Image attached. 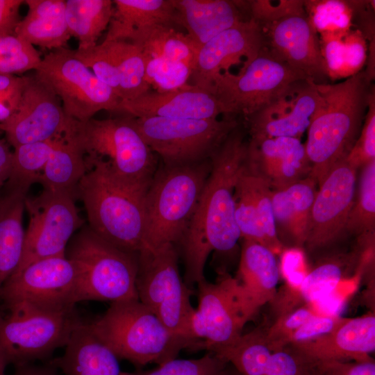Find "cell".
<instances>
[{"mask_svg":"<svg viewBox=\"0 0 375 375\" xmlns=\"http://www.w3.org/2000/svg\"><path fill=\"white\" fill-rule=\"evenodd\" d=\"M176 245L166 244L138 253L135 281L139 301L174 334L185 339L190 349L197 350L192 337L191 319L195 310L190 303L192 290L182 280Z\"/></svg>","mask_w":375,"mask_h":375,"instance_id":"obj_7","label":"cell"},{"mask_svg":"<svg viewBox=\"0 0 375 375\" xmlns=\"http://www.w3.org/2000/svg\"><path fill=\"white\" fill-rule=\"evenodd\" d=\"M12 151L7 142L0 140V188L8 181L12 167Z\"/></svg>","mask_w":375,"mask_h":375,"instance_id":"obj_55","label":"cell"},{"mask_svg":"<svg viewBox=\"0 0 375 375\" xmlns=\"http://www.w3.org/2000/svg\"><path fill=\"white\" fill-rule=\"evenodd\" d=\"M114 10L103 42L127 41L135 31L174 23L172 0H114Z\"/></svg>","mask_w":375,"mask_h":375,"instance_id":"obj_32","label":"cell"},{"mask_svg":"<svg viewBox=\"0 0 375 375\" xmlns=\"http://www.w3.org/2000/svg\"><path fill=\"white\" fill-rule=\"evenodd\" d=\"M356 172L344 158L318 184L304 244L308 251L327 247L346 231L356 194Z\"/></svg>","mask_w":375,"mask_h":375,"instance_id":"obj_16","label":"cell"},{"mask_svg":"<svg viewBox=\"0 0 375 375\" xmlns=\"http://www.w3.org/2000/svg\"><path fill=\"white\" fill-rule=\"evenodd\" d=\"M28 12L15 34L33 46L48 49L63 48L71 35L65 19V1L25 0Z\"/></svg>","mask_w":375,"mask_h":375,"instance_id":"obj_29","label":"cell"},{"mask_svg":"<svg viewBox=\"0 0 375 375\" xmlns=\"http://www.w3.org/2000/svg\"><path fill=\"white\" fill-rule=\"evenodd\" d=\"M7 367L8 366L0 359V375H8L6 372Z\"/></svg>","mask_w":375,"mask_h":375,"instance_id":"obj_58","label":"cell"},{"mask_svg":"<svg viewBox=\"0 0 375 375\" xmlns=\"http://www.w3.org/2000/svg\"><path fill=\"white\" fill-rule=\"evenodd\" d=\"M310 375H375L372 358L349 362L332 360L310 363Z\"/></svg>","mask_w":375,"mask_h":375,"instance_id":"obj_50","label":"cell"},{"mask_svg":"<svg viewBox=\"0 0 375 375\" xmlns=\"http://www.w3.org/2000/svg\"><path fill=\"white\" fill-rule=\"evenodd\" d=\"M63 354L49 363L65 375H128L119 359L82 322L73 331Z\"/></svg>","mask_w":375,"mask_h":375,"instance_id":"obj_25","label":"cell"},{"mask_svg":"<svg viewBox=\"0 0 375 375\" xmlns=\"http://www.w3.org/2000/svg\"><path fill=\"white\" fill-rule=\"evenodd\" d=\"M265 375H310V364L286 347L272 351Z\"/></svg>","mask_w":375,"mask_h":375,"instance_id":"obj_48","label":"cell"},{"mask_svg":"<svg viewBox=\"0 0 375 375\" xmlns=\"http://www.w3.org/2000/svg\"><path fill=\"white\" fill-rule=\"evenodd\" d=\"M344 319L340 316L315 315L293 333L288 346L324 335L334 329Z\"/></svg>","mask_w":375,"mask_h":375,"instance_id":"obj_52","label":"cell"},{"mask_svg":"<svg viewBox=\"0 0 375 375\" xmlns=\"http://www.w3.org/2000/svg\"><path fill=\"white\" fill-rule=\"evenodd\" d=\"M26 190L6 188L0 197V289L17 269L24 253Z\"/></svg>","mask_w":375,"mask_h":375,"instance_id":"obj_30","label":"cell"},{"mask_svg":"<svg viewBox=\"0 0 375 375\" xmlns=\"http://www.w3.org/2000/svg\"><path fill=\"white\" fill-rule=\"evenodd\" d=\"M114 10L111 0H67L65 19L71 37L78 40V49L97 44L109 25Z\"/></svg>","mask_w":375,"mask_h":375,"instance_id":"obj_35","label":"cell"},{"mask_svg":"<svg viewBox=\"0 0 375 375\" xmlns=\"http://www.w3.org/2000/svg\"><path fill=\"white\" fill-rule=\"evenodd\" d=\"M315 315L318 314L309 304H306L278 316L266 331L271 351L286 347L293 333Z\"/></svg>","mask_w":375,"mask_h":375,"instance_id":"obj_46","label":"cell"},{"mask_svg":"<svg viewBox=\"0 0 375 375\" xmlns=\"http://www.w3.org/2000/svg\"><path fill=\"white\" fill-rule=\"evenodd\" d=\"M272 189L247 158L235 189V214L241 238L258 242L275 255L283 251L274 221Z\"/></svg>","mask_w":375,"mask_h":375,"instance_id":"obj_20","label":"cell"},{"mask_svg":"<svg viewBox=\"0 0 375 375\" xmlns=\"http://www.w3.org/2000/svg\"><path fill=\"white\" fill-rule=\"evenodd\" d=\"M227 364L210 353L197 359L176 358L159 365L156 369L128 372V375H219Z\"/></svg>","mask_w":375,"mask_h":375,"instance_id":"obj_44","label":"cell"},{"mask_svg":"<svg viewBox=\"0 0 375 375\" xmlns=\"http://www.w3.org/2000/svg\"><path fill=\"white\" fill-rule=\"evenodd\" d=\"M126 42L138 45L146 58L183 62L192 70L199 51L186 34L166 24H154L135 31Z\"/></svg>","mask_w":375,"mask_h":375,"instance_id":"obj_34","label":"cell"},{"mask_svg":"<svg viewBox=\"0 0 375 375\" xmlns=\"http://www.w3.org/2000/svg\"><path fill=\"white\" fill-rule=\"evenodd\" d=\"M248 143L238 127L211 156L212 167L194 212L176 246L184 264L183 281L192 290L206 279L212 252L233 251L241 238L235 214V189Z\"/></svg>","mask_w":375,"mask_h":375,"instance_id":"obj_1","label":"cell"},{"mask_svg":"<svg viewBox=\"0 0 375 375\" xmlns=\"http://www.w3.org/2000/svg\"><path fill=\"white\" fill-rule=\"evenodd\" d=\"M198 306L191 319V334L198 350L212 353L233 344L255 315L247 303L235 278L219 271L215 283L197 284Z\"/></svg>","mask_w":375,"mask_h":375,"instance_id":"obj_13","label":"cell"},{"mask_svg":"<svg viewBox=\"0 0 375 375\" xmlns=\"http://www.w3.org/2000/svg\"><path fill=\"white\" fill-rule=\"evenodd\" d=\"M317 185L308 176L283 189L272 190V210L276 230L287 235L297 247L306 242Z\"/></svg>","mask_w":375,"mask_h":375,"instance_id":"obj_28","label":"cell"},{"mask_svg":"<svg viewBox=\"0 0 375 375\" xmlns=\"http://www.w3.org/2000/svg\"><path fill=\"white\" fill-rule=\"evenodd\" d=\"M321 101L308 128L305 148L317 184L356 142L374 91L366 72L335 84H317Z\"/></svg>","mask_w":375,"mask_h":375,"instance_id":"obj_3","label":"cell"},{"mask_svg":"<svg viewBox=\"0 0 375 375\" xmlns=\"http://www.w3.org/2000/svg\"><path fill=\"white\" fill-rule=\"evenodd\" d=\"M272 353L265 331L258 327L242 334L233 344L213 354L242 375H265Z\"/></svg>","mask_w":375,"mask_h":375,"instance_id":"obj_37","label":"cell"},{"mask_svg":"<svg viewBox=\"0 0 375 375\" xmlns=\"http://www.w3.org/2000/svg\"><path fill=\"white\" fill-rule=\"evenodd\" d=\"M306 79L265 46L238 74L228 72L217 76L209 92L222 103L226 116L242 114L247 117L275 101L294 83Z\"/></svg>","mask_w":375,"mask_h":375,"instance_id":"obj_11","label":"cell"},{"mask_svg":"<svg viewBox=\"0 0 375 375\" xmlns=\"http://www.w3.org/2000/svg\"><path fill=\"white\" fill-rule=\"evenodd\" d=\"M74 52L76 58L119 97V73L106 46L101 42L88 49H77Z\"/></svg>","mask_w":375,"mask_h":375,"instance_id":"obj_45","label":"cell"},{"mask_svg":"<svg viewBox=\"0 0 375 375\" xmlns=\"http://www.w3.org/2000/svg\"><path fill=\"white\" fill-rule=\"evenodd\" d=\"M87 172L74 194L85 207L88 226L115 247L138 255L145 229V197L149 187L115 174L108 163L85 157Z\"/></svg>","mask_w":375,"mask_h":375,"instance_id":"obj_2","label":"cell"},{"mask_svg":"<svg viewBox=\"0 0 375 375\" xmlns=\"http://www.w3.org/2000/svg\"><path fill=\"white\" fill-rule=\"evenodd\" d=\"M13 375H58L56 369L51 364L36 365L33 363L15 367Z\"/></svg>","mask_w":375,"mask_h":375,"instance_id":"obj_56","label":"cell"},{"mask_svg":"<svg viewBox=\"0 0 375 375\" xmlns=\"http://www.w3.org/2000/svg\"><path fill=\"white\" fill-rule=\"evenodd\" d=\"M88 325L119 360H126L137 368L161 365L190 348L188 341L172 333L138 299L111 303Z\"/></svg>","mask_w":375,"mask_h":375,"instance_id":"obj_5","label":"cell"},{"mask_svg":"<svg viewBox=\"0 0 375 375\" xmlns=\"http://www.w3.org/2000/svg\"><path fill=\"white\" fill-rule=\"evenodd\" d=\"M80 301L76 269L65 255L31 262L0 289V303L5 311L20 307L60 310Z\"/></svg>","mask_w":375,"mask_h":375,"instance_id":"obj_14","label":"cell"},{"mask_svg":"<svg viewBox=\"0 0 375 375\" xmlns=\"http://www.w3.org/2000/svg\"><path fill=\"white\" fill-rule=\"evenodd\" d=\"M42 60L36 49L17 35H0V74L35 69Z\"/></svg>","mask_w":375,"mask_h":375,"instance_id":"obj_42","label":"cell"},{"mask_svg":"<svg viewBox=\"0 0 375 375\" xmlns=\"http://www.w3.org/2000/svg\"><path fill=\"white\" fill-rule=\"evenodd\" d=\"M212 167L210 158L157 169L145 197L142 249L178 245L194 212Z\"/></svg>","mask_w":375,"mask_h":375,"instance_id":"obj_4","label":"cell"},{"mask_svg":"<svg viewBox=\"0 0 375 375\" xmlns=\"http://www.w3.org/2000/svg\"><path fill=\"white\" fill-rule=\"evenodd\" d=\"M34 76L60 99L68 119L85 122L100 110L116 112L119 98L74 54L63 47L47 54Z\"/></svg>","mask_w":375,"mask_h":375,"instance_id":"obj_12","label":"cell"},{"mask_svg":"<svg viewBox=\"0 0 375 375\" xmlns=\"http://www.w3.org/2000/svg\"><path fill=\"white\" fill-rule=\"evenodd\" d=\"M65 256L76 269L81 301L138 299V255L115 247L83 225L69 240Z\"/></svg>","mask_w":375,"mask_h":375,"instance_id":"obj_6","label":"cell"},{"mask_svg":"<svg viewBox=\"0 0 375 375\" xmlns=\"http://www.w3.org/2000/svg\"><path fill=\"white\" fill-rule=\"evenodd\" d=\"M320 101L315 83L309 79L297 81L275 101L246 117L251 135L300 139Z\"/></svg>","mask_w":375,"mask_h":375,"instance_id":"obj_21","label":"cell"},{"mask_svg":"<svg viewBox=\"0 0 375 375\" xmlns=\"http://www.w3.org/2000/svg\"><path fill=\"white\" fill-rule=\"evenodd\" d=\"M3 313H5V310L3 309L1 304L0 303V315H3Z\"/></svg>","mask_w":375,"mask_h":375,"instance_id":"obj_59","label":"cell"},{"mask_svg":"<svg viewBox=\"0 0 375 375\" xmlns=\"http://www.w3.org/2000/svg\"><path fill=\"white\" fill-rule=\"evenodd\" d=\"M235 278L247 303L255 314L276 294L279 268L275 254L258 242L243 240Z\"/></svg>","mask_w":375,"mask_h":375,"instance_id":"obj_26","label":"cell"},{"mask_svg":"<svg viewBox=\"0 0 375 375\" xmlns=\"http://www.w3.org/2000/svg\"><path fill=\"white\" fill-rule=\"evenodd\" d=\"M319 38L329 79L347 78L362 71L368 49L361 30L352 28L344 34H321Z\"/></svg>","mask_w":375,"mask_h":375,"instance_id":"obj_33","label":"cell"},{"mask_svg":"<svg viewBox=\"0 0 375 375\" xmlns=\"http://www.w3.org/2000/svg\"><path fill=\"white\" fill-rule=\"evenodd\" d=\"M375 222V160L362 167L357 196L346 231L364 240L374 235Z\"/></svg>","mask_w":375,"mask_h":375,"instance_id":"obj_39","label":"cell"},{"mask_svg":"<svg viewBox=\"0 0 375 375\" xmlns=\"http://www.w3.org/2000/svg\"><path fill=\"white\" fill-rule=\"evenodd\" d=\"M261 26L265 46L275 57L316 84L328 83L319 35L305 10Z\"/></svg>","mask_w":375,"mask_h":375,"instance_id":"obj_18","label":"cell"},{"mask_svg":"<svg viewBox=\"0 0 375 375\" xmlns=\"http://www.w3.org/2000/svg\"><path fill=\"white\" fill-rule=\"evenodd\" d=\"M116 112L131 117L208 119L225 115L219 100L210 92L191 83L167 92L149 91L131 100H120Z\"/></svg>","mask_w":375,"mask_h":375,"instance_id":"obj_22","label":"cell"},{"mask_svg":"<svg viewBox=\"0 0 375 375\" xmlns=\"http://www.w3.org/2000/svg\"><path fill=\"white\" fill-rule=\"evenodd\" d=\"M23 0H0V35L14 34L20 22L19 10Z\"/></svg>","mask_w":375,"mask_h":375,"instance_id":"obj_54","label":"cell"},{"mask_svg":"<svg viewBox=\"0 0 375 375\" xmlns=\"http://www.w3.org/2000/svg\"><path fill=\"white\" fill-rule=\"evenodd\" d=\"M252 17L260 25L271 23L290 14L304 11L303 1H279L275 6L271 1H250Z\"/></svg>","mask_w":375,"mask_h":375,"instance_id":"obj_49","label":"cell"},{"mask_svg":"<svg viewBox=\"0 0 375 375\" xmlns=\"http://www.w3.org/2000/svg\"><path fill=\"white\" fill-rule=\"evenodd\" d=\"M279 272L286 281V287L297 290L308 273L305 253L295 247L282 251Z\"/></svg>","mask_w":375,"mask_h":375,"instance_id":"obj_51","label":"cell"},{"mask_svg":"<svg viewBox=\"0 0 375 375\" xmlns=\"http://www.w3.org/2000/svg\"><path fill=\"white\" fill-rule=\"evenodd\" d=\"M174 23L199 48L240 21L237 3L227 0H172Z\"/></svg>","mask_w":375,"mask_h":375,"instance_id":"obj_27","label":"cell"},{"mask_svg":"<svg viewBox=\"0 0 375 375\" xmlns=\"http://www.w3.org/2000/svg\"><path fill=\"white\" fill-rule=\"evenodd\" d=\"M306 15L318 35L344 34L352 29L354 5L340 0L303 1Z\"/></svg>","mask_w":375,"mask_h":375,"instance_id":"obj_40","label":"cell"},{"mask_svg":"<svg viewBox=\"0 0 375 375\" xmlns=\"http://www.w3.org/2000/svg\"><path fill=\"white\" fill-rule=\"evenodd\" d=\"M61 135L38 142L17 146L12 151L11 172L6 188L28 191L38 179Z\"/></svg>","mask_w":375,"mask_h":375,"instance_id":"obj_38","label":"cell"},{"mask_svg":"<svg viewBox=\"0 0 375 375\" xmlns=\"http://www.w3.org/2000/svg\"><path fill=\"white\" fill-rule=\"evenodd\" d=\"M146 58L145 78L155 92H170L190 84L192 69L188 64L161 58Z\"/></svg>","mask_w":375,"mask_h":375,"instance_id":"obj_43","label":"cell"},{"mask_svg":"<svg viewBox=\"0 0 375 375\" xmlns=\"http://www.w3.org/2000/svg\"><path fill=\"white\" fill-rule=\"evenodd\" d=\"M82 322L76 307L10 310L0 315V359L15 367L46 360L57 349L66 346Z\"/></svg>","mask_w":375,"mask_h":375,"instance_id":"obj_8","label":"cell"},{"mask_svg":"<svg viewBox=\"0 0 375 375\" xmlns=\"http://www.w3.org/2000/svg\"><path fill=\"white\" fill-rule=\"evenodd\" d=\"M344 274L345 269L342 262L328 260L322 262L308 272L297 290H292L296 305L301 302L309 304L330 295L344 279Z\"/></svg>","mask_w":375,"mask_h":375,"instance_id":"obj_41","label":"cell"},{"mask_svg":"<svg viewBox=\"0 0 375 375\" xmlns=\"http://www.w3.org/2000/svg\"><path fill=\"white\" fill-rule=\"evenodd\" d=\"M25 210L28 224L23 256L15 273L38 260L65 255L69 240L84 225L74 191L43 189L38 196L26 197Z\"/></svg>","mask_w":375,"mask_h":375,"instance_id":"obj_15","label":"cell"},{"mask_svg":"<svg viewBox=\"0 0 375 375\" xmlns=\"http://www.w3.org/2000/svg\"><path fill=\"white\" fill-rule=\"evenodd\" d=\"M228 365V364H227ZM219 375H242L239 373L233 367L232 369H228L226 366L220 372Z\"/></svg>","mask_w":375,"mask_h":375,"instance_id":"obj_57","label":"cell"},{"mask_svg":"<svg viewBox=\"0 0 375 375\" xmlns=\"http://www.w3.org/2000/svg\"><path fill=\"white\" fill-rule=\"evenodd\" d=\"M265 46L262 26L253 18L240 21L199 48L191 84L209 92L217 76L241 62L245 68Z\"/></svg>","mask_w":375,"mask_h":375,"instance_id":"obj_19","label":"cell"},{"mask_svg":"<svg viewBox=\"0 0 375 375\" xmlns=\"http://www.w3.org/2000/svg\"><path fill=\"white\" fill-rule=\"evenodd\" d=\"M345 159L356 169L375 160L374 91L370 95L367 111L360 133Z\"/></svg>","mask_w":375,"mask_h":375,"instance_id":"obj_47","label":"cell"},{"mask_svg":"<svg viewBox=\"0 0 375 375\" xmlns=\"http://www.w3.org/2000/svg\"><path fill=\"white\" fill-rule=\"evenodd\" d=\"M131 120L149 147L167 165L210 158L238 126L231 116L222 119L149 117Z\"/></svg>","mask_w":375,"mask_h":375,"instance_id":"obj_10","label":"cell"},{"mask_svg":"<svg viewBox=\"0 0 375 375\" xmlns=\"http://www.w3.org/2000/svg\"><path fill=\"white\" fill-rule=\"evenodd\" d=\"M247 160L272 190L307 177L311 170L305 145L295 138L251 136Z\"/></svg>","mask_w":375,"mask_h":375,"instance_id":"obj_23","label":"cell"},{"mask_svg":"<svg viewBox=\"0 0 375 375\" xmlns=\"http://www.w3.org/2000/svg\"><path fill=\"white\" fill-rule=\"evenodd\" d=\"M60 99L34 76H27L19 104L8 119L0 124L7 142L14 148L48 140L65 133L72 126Z\"/></svg>","mask_w":375,"mask_h":375,"instance_id":"obj_17","label":"cell"},{"mask_svg":"<svg viewBox=\"0 0 375 375\" xmlns=\"http://www.w3.org/2000/svg\"><path fill=\"white\" fill-rule=\"evenodd\" d=\"M87 169L85 152L74 120L53 149L38 183L45 190L74 192Z\"/></svg>","mask_w":375,"mask_h":375,"instance_id":"obj_31","label":"cell"},{"mask_svg":"<svg viewBox=\"0 0 375 375\" xmlns=\"http://www.w3.org/2000/svg\"><path fill=\"white\" fill-rule=\"evenodd\" d=\"M287 347L309 363L370 359L369 354L375 349L374 315L344 318L324 335Z\"/></svg>","mask_w":375,"mask_h":375,"instance_id":"obj_24","label":"cell"},{"mask_svg":"<svg viewBox=\"0 0 375 375\" xmlns=\"http://www.w3.org/2000/svg\"><path fill=\"white\" fill-rule=\"evenodd\" d=\"M75 130L86 158L104 160L119 176L149 186L157 160L131 117L76 121Z\"/></svg>","mask_w":375,"mask_h":375,"instance_id":"obj_9","label":"cell"},{"mask_svg":"<svg viewBox=\"0 0 375 375\" xmlns=\"http://www.w3.org/2000/svg\"><path fill=\"white\" fill-rule=\"evenodd\" d=\"M102 43L118 70L120 100L133 99L151 90L145 78L147 58L138 45L126 41Z\"/></svg>","mask_w":375,"mask_h":375,"instance_id":"obj_36","label":"cell"},{"mask_svg":"<svg viewBox=\"0 0 375 375\" xmlns=\"http://www.w3.org/2000/svg\"><path fill=\"white\" fill-rule=\"evenodd\" d=\"M26 79L27 76L0 74V103L12 113L19 104Z\"/></svg>","mask_w":375,"mask_h":375,"instance_id":"obj_53","label":"cell"}]
</instances>
